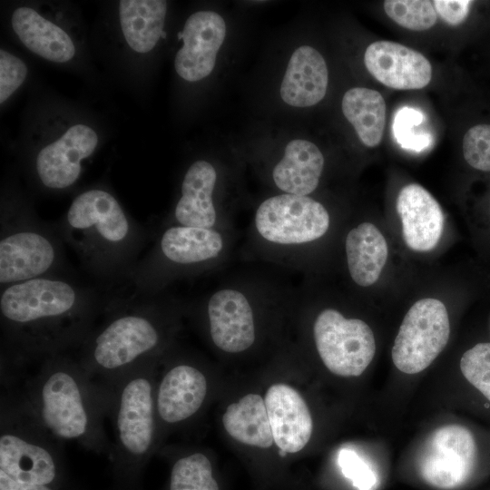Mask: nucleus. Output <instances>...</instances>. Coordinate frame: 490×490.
I'll list each match as a JSON object with an SVG mask.
<instances>
[{
  "label": "nucleus",
  "instance_id": "obj_1",
  "mask_svg": "<svg viewBox=\"0 0 490 490\" xmlns=\"http://www.w3.org/2000/svg\"><path fill=\"white\" fill-rule=\"evenodd\" d=\"M100 309L96 289L68 276L31 279L0 292L2 330L15 357H49L82 345Z\"/></svg>",
  "mask_w": 490,
  "mask_h": 490
},
{
  "label": "nucleus",
  "instance_id": "obj_2",
  "mask_svg": "<svg viewBox=\"0 0 490 490\" xmlns=\"http://www.w3.org/2000/svg\"><path fill=\"white\" fill-rule=\"evenodd\" d=\"M54 224L83 267L103 280L127 279L147 239L145 229L103 188L77 194Z\"/></svg>",
  "mask_w": 490,
  "mask_h": 490
},
{
  "label": "nucleus",
  "instance_id": "obj_3",
  "mask_svg": "<svg viewBox=\"0 0 490 490\" xmlns=\"http://www.w3.org/2000/svg\"><path fill=\"white\" fill-rule=\"evenodd\" d=\"M107 309L104 322L81 345V364L87 372H127L158 353L167 342L181 303L162 293L116 299Z\"/></svg>",
  "mask_w": 490,
  "mask_h": 490
},
{
  "label": "nucleus",
  "instance_id": "obj_4",
  "mask_svg": "<svg viewBox=\"0 0 490 490\" xmlns=\"http://www.w3.org/2000/svg\"><path fill=\"white\" fill-rule=\"evenodd\" d=\"M331 225L328 210L311 196L272 195L254 211L242 257L303 270L311 247L327 236Z\"/></svg>",
  "mask_w": 490,
  "mask_h": 490
},
{
  "label": "nucleus",
  "instance_id": "obj_5",
  "mask_svg": "<svg viewBox=\"0 0 490 490\" xmlns=\"http://www.w3.org/2000/svg\"><path fill=\"white\" fill-rule=\"evenodd\" d=\"M236 237L235 229L161 227L153 245L126 279L133 286L134 296L164 293L176 280L220 269L232 253Z\"/></svg>",
  "mask_w": 490,
  "mask_h": 490
},
{
  "label": "nucleus",
  "instance_id": "obj_6",
  "mask_svg": "<svg viewBox=\"0 0 490 490\" xmlns=\"http://www.w3.org/2000/svg\"><path fill=\"white\" fill-rule=\"evenodd\" d=\"M294 289L258 275H240L225 280L205 295L200 304L211 340L225 353L247 351L257 340L260 309Z\"/></svg>",
  "mask_w": 490,
  "mask_h": 490
},
{
  "label": "nucleus",
  "instance_id": "obj_7",
  "mask_svg": "<svg viewBox=\"0 0 490 490\" xmlns=\"http://www.w3.org/2000/svg\"><path fill=\"white\" fill-rule=\"evenodd\" d=\"M64 242L54 224L42 221L26 205L9 199L1 206V288L31 279L67 276Z\"/></svg>",
  "mask_w": 490,
  "mask_h": 490
},
{
  "label": "nucleus",
  "instance_id": "obj_8",
  "mask_svg": "<svg viewBox=\"0 0 490 490\" xmlns=\"http://www.w3.org/2000/svg\"><path fill=\"white\" fill-rule=\"evenodd\" d=\"M84 368L62 353L47 357L34 394L43 427L61 440H78L93 427V414L80 375Z\"/></svg>",
  "mask_w": 490,
  "mask_h": 490
},
{
  "label": "nucleus",
  "instance_id": "obj_9",
  "mask_svg": "<svg viewBox=\"0 0 490 490\" xmlns=\"http://www.w3.org/2000/svg\"><path fill=\"white\" fill-rule=\"evenodd\" d=\"M312 337L323 364L338 376L361 375L376 353L371 328L360 318H346L334 308L318 311L312 324Z\"/></svg>",
  "mask_w": 490,
  "mask_h": 490
},
{
  "label": "nucleus",
  "instance_id": "obj_10",
  "mask_svg": "<svg viewBox=\"0 0 490 490\" xmlns=\"http://www.w3.org/2000/svg\"><path fill=\"white\" fill-rule=\"evenodd\" d=\"M450 336L445 304L436 299L417 300L400 325L391 350L396 368L406 374L426 369L444 350Z\"/></svg>",
  "mask_w": 490,
  "mask_h": 490
},
{
  "label": "nucleus",
  "instance_id": "obj_11",
  "mask_svg": "<svg viewBox=\"0 0 490 490\" xmlns=\"http://www.w3.org/2000/svg\"><path fill=\"white\" fill-rule=\"evenodd\" d=\"M476 459V444L466 426L452 424L435 429L418 456L421 478L440 490H452L471 476Z\"/></svg>",
  "mask_w": 490,
  "mask_h": 490
},
{
  "label": "nucleus",
  "instance_id": "obj_12",
  "mask_svg": "<svg viewBox=\"0 0 490 490\" xmlns=\"http://www.w3.org/2000/svg\"><path fill=\"white\" fill-rule=\"evenodd\" d=\"M219 172L209 161L197 160L186 170L180 196L161 227H190L234 230L232 220L217 201Z\"/></svg>",
  "mask_w": 490,
  "mask_h": 490
},
{
  "label": "nucleus",
  "instance_id": "obj_13",
  "mask_svg": "<svg viewBox=\"0 0 490 490\" xmlns=\"http://www.w3.org/2000/svg\"><path fill=\"white\" fill-rule=\"evenodd\" d=\"M142 364L131 369L122 385L116 409V433L120 449L140 457L151 448L154 435L152 384L142 373Z\"/></svg>",
  "mask_w": 490,
  "mask_h": 490
},
{
  "label": "nucleus",
  "instance_id": "obj_14",
  "mask_svg": "<svg viewBox=\"0 0 490 490\" xmlns=\"http://www.w3.org/2000/svg\"><path fill=\"white\" fill-rule=\"evenodd\" d=\"M97 144L98 136L92 127L80 123L67 129L35 157L34 172L41 185L53 191L73 186L82 172V162L93 154Z\"/></svg>",
  "mask_w": 490,
  "mask_h": 490
},
{
  "label": "nucleus",
  "instance_id": "obj_15",
  "mask_svg": "<svg viewBox=\"0 0 490 490\" xmlns=\"http://www.w3.org/2000/svg\"><path fill=\"white\" fill-rule=\"evenodd\" d=\"M225 36L226 24L218 13L198 11L190 15L181 32L183 45L174 60L179 76L197 82L210 75Z\"/></svg>",
  "mask_w": 490,
  "mask_h": 490
},
{
  "label": "nucleus",
  "instance_id": "obj_16",
  "mask_svg": "<svg viewBox=\"0 0 490 490\" xmlns=\"http://www.w3.org/2000/svg\"><path fill=\"white\" fill-rule=\"evenodd\" d=\"M364 64L375 79L396 90L422 89L432 78L431 64L422 54L395 42L370 44Z\"/></svg>",
  "mask_w": 490,
  "mask_h": 490
},
{
  "label": "nucleus",
  "instance_id": "obj_17",
  "mask_svg": "<svg viewBox=\"0 0 490 490\" xmlns=\"http://www.w3.org/2000/svg\"><path fill=\"white\" fill-rule=\"evenodd\" d=\"M264 401L278 447L286 453L303 449L310 439L313 423L299 391L286 384H275L267 390Z\"/></svg>",
  "mask_w": 490,
  "mask_h": 490
},
{
  "label": "nucleus",
  "instance_id": "obj_18",
  "mask_svg": "<svg viewBox=\"0 0 490 490\" xmlns=\"http://www.w3.org/2000/svg\"><path fill=\"white\" fill-rule=\"evenodd\" d=\"M403 239L408 248L426 252L438 243L444 228L441 206L433 195L416 183L405 185L397 199Z\"/></svg>",
  "mask_w": 490,
  "mask_h": 490
},
{
  "label": "nucleus",
  "instance_id": "obj_19",
  "mask_svg": "<svg viewBox=\"0 0 490 490\" xmlns=\"http://www.w3.org/2000/svg\"><path fill=\"white\" fill-rule=\"evenodd\" d=\"M207 394L202 372L188 364H178L162 377L157 390L155 408L166 423L174 424L194 415Z\"/></svg>",
  "mask_w": 490,
  "mask_h": 490
},
{
  "label": "nucleus",
  "instance_id": "obj_20",
  "mask_svg": "<svg viewBox=\"0 0 490 490\" xmlns=\"http://www.w3.org/2000/svg\"><path fill=\"white\" fill-rule=\"evenodd\" d=\"M328 73L323 56L315 48H297L289 61L280 85L284 103L294 107H309L325 96Z\"/></svg>",
  "mask_w": 490,
  "mask_h": 490
},
{
  "label": "nucleus",
  "instance_id": "obj_21",
  "mask_svg": "<svg viewBox=\"0 0 490 490\" xmlns=\"http://www.w3.org/2000/svg\"><path fill=\"white\" fill-rule=\"evenodd\" d=\"M324 165V156L315 143L292 140L272 167L271 180L281 193L310 196L318 187Z\"/></svg>",
  "mask_w": 490,
  "mask_h": 490
},
{
  "label": "nucleus",
  "instance_id": "obj_22",
  "mask_svg": "<svg viewBox=\"0 0 490 490\" xmlns=\"http://www.w3.org/2000/svg\"><path fill=\"white\" fill-rule=\"evenodd\" d=\"M0 471L18 482L47 485L55 478L56 466L46 447L5 431L0 436Z\"/></svg>",
  "mask_w": 490,
  "mask_h": 490
},
{
  "label": "nucleus",
  "instance_id": "obj_23",
  "mask_svg": "<svg viewBox=\"0 0 490 490\" xmlns=\"http://www.w3.org/2000/svg\"><path fill=\"white\" fill-rule=\"evenodd\" d=\"M11 24L25 47L48 61L66 63L75 54V46L68 34L33 8H16Z\"/></svg>",
  "mask_w": 490,
  "mask_h": 490
},
{
  "label": "nucleus",
  "instance_id": "obj_24",
  "mask_svg": "<svg viewBox=\"0 0 490 490\" xmlns=\"http://www.w3.org/2000/svg\"><path fill=\"white\" fill-rule=\"evenodd\" d=\"M344 249L348 272L353 282L363 288L377 282L388 255L380 230L371 222H361L348 231Z\"/></svg>",
  "mask_w": 490,
  "mask_h": 490
},
{
  "label": "nucleus",
  "instance_id": "obj_25",
  "mask_svg": "<svg viewBox=\"0 0 490 490\" xmlns=\"http://www.w3.org/2000/svg\"><path fill=\"white\" fill-rule=\"evenodd\" d=\"M167 12L163 0H122L119 17L123 36L135 52L152 50L162 36Z\"/></svg>",
  "mask_w": 490,
  "mask_h": 490
},
{
  "label": "nucleus",
  "instance_id": "obj_26",
  "mask_svg": "<svg viewBox=\"0 0 490 490\" xmlns=\"http://www.w3.org/2000/svg\"><path fill=\"white\" fill-rule=\"evenodd\" d=\"M222 423L227 433L240 443L268 448L274 442L265 401L259 395L248 394L229 405Z\"/></svg>",
  "mask_w": 490,
  "mask_h": 490
},
{
  "label": "nucleus",
  "instance_id": "obj_27",
  "mask_svg": "<svg viewBox=\"0 0 490 490\" xmlns=\"http://www.w3.org/2000/svg\"><path fill=\"white\" fill-rule=\"evenodd\" d=\"M341 108L364 145L376 147L380 143L386 119V103L380 93L365 87L351 88L345 93Z\"/></svg>",
  "mask_w": 490,
  "mask_h": 490
},
{
  "label": "nucleus",
  "instance_id": "obj_28",
  "mask_svg": "<svg viewBox=\"0 0 490 490\" xmlns=\"http://www.w3.org/2000/svg\"><path fill=\"white\" fill-rule=\"evenodd\" d=\"M170 490H219L208 457L196 453L180 458L172 469Z\"/></svg>",
  "mask_w": 490,
  "mask_h": 490
},
{
  "label": "nucleus",
  "instance_id": "obj_29",
  "mask_svg": "<svg viewBox=\"0 0 490 490\" xmlns=\"http://www.w3.org/2000/svg\"><path fill=\"white\" fill-rule=\"evenodd\" d=\"M387 15L400 26L425 31L435 25L437 15L432 2L426 0H386Z\"/></svg>",
  "mask_w": 490,
  "mask_h": 490
},
{
  "label": "nucleus",
  "instance_id": "obj_30",
  "mask_svg": "<svg viewBox=\"0 0 490 490\" xmlns=\"http://www.w3.org/2000/svg\"><path fill=\"white\" fill-rule=\"evenodd\" d=\"M465 378L490 401V342L478 343L460 360Z\"/></svg>",
  "mask_w": 490,
  "mask_h": 490
},
{
  "label": "nucleus",
  "instance_id": "obj_31",
  "mask_svg": "<svg viewBox=\"0 0 490 490\" xmlns=\"http://www.w3.org/2000/svg\"><path fill=\"white\" fill-rule=\"evenodd\" d=\"M463 154L474 169L490 172V124L470 127L463 138Z\"/></svg>",
  "mask_w": 490,
  "mask_h": 490
},
{
  "label": "nucleus",
  "instance_id": "obj_32",
  "mask_svg": "<svg viewBox=\"0 0 490 490\" xmlns=\"http://www.w3.org/2000/svg\"><path fill=\"white\" fill-rule=\"evenodd\" d=\"M423 120L420 112L409 107H404L397 112L393 129L397 140L403 147L419 150L428 145L430 142L429 135L419 133L416 127Z\"/></svg>",
  "mask_w": 490,
  "mask_h": 490
},
{
  "label": "nucleus",
  "instance_id": "obj_33",
  "mask_svg": "<svg viewBox=\"0 0 490 490\" xmlns=\"http://www.w3.org/2000/svg\"><path fill=\"white\" fill-rule=\"evenodd\" d=\"M27 66L17 56L0 50V103L5 102L24 83Z\"/></svg>",
  "mask_w": 490,
  "mask_h": 490
},
{
  "label": "nucleus",
  "instance_id": "obj_34",
  "mask_svg": "<svg viewBox=\"0 0 490 490\" xmlns=\"http://www.w3.org/2000/svg\"><path fill=\"white\" fill-rule=\"evenodd\" d=\"M338 463L345 476L352 480L358 490H372L375 487L377 477L374 472L355 451L341 450Z\"/></svg>",
  "mask_w": 490,
  "mask_h": 490
},
{
  "label": "nucleus",
  "instance_id": "obj_35",
  "mask_svg": "<svg viewBox=\"0 0 490 490\" xmlns=\"http://www.w3.org/2000/svg\"><path fill=\"white\" fill-rule=\"evenodd\" d=\"M473 3L469 0H435L432 2L436 13L450 25L462 24L468 16Z\"/></svg>",
  "mask_w": 490,
  "mask_h": 490
},
{
  "label": "nucleus",
  "instance_id": "obj_36",
  "mask_svg": "<svg viewBox=\"0 0 490 490\" xmlns=\"http://www.w3.org/2000/svg\"><path fill=\"white\" fill-rule=\"evenodd\" d=\"M0 490H52L47 485H30L15 481L0 471Z\"/></svg>",
  "mask_w": 490,
  "mask_h": 490
}]
</instances>
